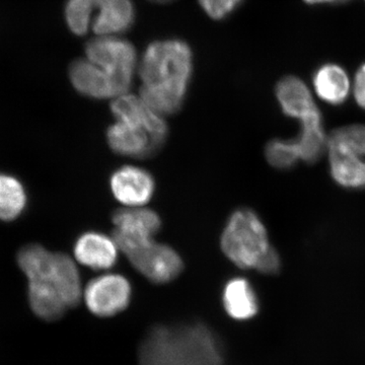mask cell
Instances as JSON below:
<instances>
[{
  "instance_id": "6da1fadb",
  "label": "cell",
  "mask_w": 365,
  "mask_h": 365,
  "mask_svg": "<svg viewBox=\"0 0 365 365\" xmlns=\"http://www.w3.org/2000/svg\"><path fill=\"white\" fill-rule=\"evenodd\" d=\"M18 263L28 279L29 304L38 318L57 321L83 299L78 269L67 255L29 245L19 253Z\"/></svg>"
},
{
  "instance_id": "7a4b0ae2",
  "label": "cell",
  "mask_w": 365,
  "mask_h": 365,
  "mask_svg": "<svg viewBox=\"0 0 365 365\" xmlns=\"http://www.w3.org/2000/svg\"><path fill=\"white\" fill-rule=\"evenodd\" d=\"M140 98L160 116L179 112L193 74V53L186 42L155 41L146 48L139 64Z\"/></svg>"
},
{
  "instance_id": "3957f363",
  "label": "cell",
  "mask_w": 365,
  "mask_h": 365,
  "mask_svg": "<svg viewBox=\"0 0 365 365\" xmlns=\"http://www.w3.org/2000/svg\"><path fill=\"white\" fill-rule=\"evenodd\" d=\"M140 365H223L215 334L203 324L155 326L138 352Z\"/></svg>"
},
{
  "instance_id": "277c9868",
  "label": "cell",
  "mask_w": 365,
  "mask_h": 365,
  "mask_svg": "<svg viewBox=\"0 0 365 365\" xmlns=\"http://www.w3.org/2000/svg\"><path fill=\"white\" fill-rule=\"evenodd\" d=\"M111 110L116 122L108 128L107 141L114 153L146 158L163 148L169 134L168 125L143 98L126 93L113 100Z\"/></svg>"
},
{
  "instance_id": "5b68a950",
  "label": "cell",
  "mask_w": 365,
  "mask_h": 365,
  "mask_svg": "<svg viewBox=\"0 0 365 365\" xmlns=\"http://www.w3.org/2000/svg\"><path fill=\"white\" fill-rule=\"evenodd\" d=\"M220 242L228 260L239 268L256 271L274 249L261 218L248 208L237 209L230 215Z\"/></svg>"
},
{
  "instance_id": "8992f818",
  "label": "cell",
  "mask_w": 365,
  "mask_h": 365,
  "mask_svg": "<svg viewBox=\"0 0 365 365\" xmlns=\"http://www.w3.org/2000/svg\"><path fill=\"white\" fill-rule=\"evenodd\" d=\"M326 153L334 181L344 188H365V125H346L331 132Z\"/></svg>"
},
{
  "instance_id": "52a82bcc",
  "label": "cell",
  "mask_w": 365,
  "mask_h": 365,
  "mask_svg": "<svg viewBox=\"0 0 365 365\" xmlns=\"http://www.w3.org/2000/svg\"><path fill=\"white\" fill-rule=\"evenodd\" d=\"M86 58L105 71L122 95L128 93L137 67L136 50L130 42L117 36H97L86 45Z\"/></svg>"
},
{
  "instance_id": "ba28073f",
  "label": "cell",
  "mask_w": 365,
  "mask_h": 365,
  "mask_svg": "<svg viewBox=\"0 0 365 365\" xmlns=\"http://www.w3.org/2000/svg\"><path fill=\"white\" fill-rule=\"evenodd\" d=\"M131 294V284L126 277L120 274H104L86 284L83 299L91 314L110 318L128 307Z\"/></svg>"
},
{
  "instance_id": "9c48e42d",
  "label": "cell",
  "mask_w": 365,
  "mask_h": 365,
  "mask_svg": "<svg viewBox=\"0 0 365 365\" xmlns=\"http://www.w3.org/2000/svg\"><path fill=\"white\" fill-rule=\"evenodd\" d=\"M113 239L124 254L153 241L160 232L162 220L155 211L143 207L119 209L112 216Z\"/></svg>"
},
{
  "instance_id": "30bf717a",
  "label": "cell",
  "mask_w": 365,
  "mask_h": 365,
  "mask_svg": "<svg viewBox=\"0 0 365 365\" xmlns=\"http://www.w3.org/2000/svg\"><path fill=\"white\" fill-rule=\"evenodd\" d=\"M134 268L155 284H165L176 279L184 269L180 255L165 244L146 242L125 254Z\"/></svg>"
},
{
  "instance_id": "8fae6325",
  "label": "cell",
  "mask_w": 365,
  "mask_h": 365,
  "mask_svg": "<svg viewBox=\"0 0 365 365\" xmlns=\"http://www.w3.org/2000/svg\"><path fill=\"white\" fill-rule=\"evenodd\" d=\"M110 187L115 198L127 207H143L153 198L155 184L148 170L125 165L113 173Z\"/></svg>"
},
{
  "instance_id": "7c38bea8",
  "label": "cell",
  "mask_w": 365,
  "mask_h": 365,
  "mask_svg": "<svg viewBox=\"0 0 365 365\" xmlns=\"http://www.w3.org/2000/svg\"><path fill=\"white\" fill-rule=\"evenodd\" d=\"M91 29L97 36H118L127 32L135 20L132 0H91Z\"/></svg>"
},
{
  "instance_id": "4fadbf2b",
  "label": "cell",
  "mask_w": 365,
  "mask_h": 365,
  "mask_svg": "<svg viewBox=\"0 0 365 365\" xmlns=\"http://www.w3.org/2000/svg\"><path fill=\"white\" fill-rule=\"evenodd\" d=\"M68 73L73 88L86 97L114 100L123 96L113 79L86 57L74 60L69 66Z\"/></svg>"
},
{
  "instance_id": "5bb4252c",
  "label": "cell",
  "mask_w": 365,
  "mask_h": 365,
  "mask_svg": "<svg viewBox=\"0 0 365 365\" xmlns=\"http://www.w3.org/2000/svg\"><path fill=\"white\" fill-rule=\"evenodd\" d=\"M116 242L112 237L98 232L81 235L74 246V256L81 265L93 270H108L116 264Z\"/></svg>"
},
{
  "instance_id": "9a60e30c",
  "label": "cell",
  "mask_w": 365,
  "mask_h": 365,
  "mask_svg": "<svg viewBox=\"0 0 365 365\" xmlns=\"http://www.w3.org/2000/svg\"><path fill=\"white\" fill-rule=\"evenodd\" d=\"M314 93L323 102L340 106L349 97L352 91L347 71L339 64L325 63L314 71L313 76Z\"/></svg>"
},
{
  "instance_id": "2e32d148",
  "label": "cell",
  "mask_w": 365,
  "mask_h": 365,
  "mask_svg": "<svg viewBox=\"0 0 365 365\" xmlns=\"http://www.w3.org/2000/svg\"><path fill=\"white\" fill-rule=\"evenodd\" d=\"M225 312L235 321H248L259 311L258 299L248 280L235 277L227 281L222 292Z\"/></svg>"
},
{
  "instance_id": "e0dca14e",
  "label": "cell",
  "mask_w": 365,
  "mask_h": 365,
  "mask_svg": "<svg viewBox=\"0 0 365 365\" xmlns=\"http://www.w3.org/2000/svg\"><path fill=\"white\" fill-rule=\"evenodd\" d=\"M26 193L23 184L14 177L0 174V220H16L25 210Z\"/></svg>"
},
{
  "instance_id": "ac0fdd59",
  "label": "cell",
  "mask_w": 365,
  "mask_h": 365,
  "mask_svg": "<svg viewBox=\"0 0 365 365\" xmlns=\"http://www.w3.org/2000/svg\"><path fill=\"white\" fill-rule=\"evenodd\" d=\"M66 21L72 34L79 37L86 36L93 21L91 0H67Z\"/></svg>"
},
{
  "instance_id": "d6986e66",
  "label": "cell",
  "mask_w": 365,
  "mask_h": 365,
  "mask_svg": "<svg viewBox=\"0 0 365 365\" xmlns=\"http://www.w3.org/2000/svg\"><path fill=\"white\" fill-rule=\"evenodd\" d=\"M203 11L213 20H223L234 13L244 0H198Z\"/></svg>"
},
{
  "instance_id": "ffe728a7",
  "label": "cell",
  "mask_w": 365,
  "mask_h": 365,
  "mask_svg": "<svg viewBox=\"0 0 365 365\" xmlns=\"http://www.w3.org/2000/svg\"><path fill=\"white\" fill-rule=\"evenodd\" d=\"M352 93L355 102L365 110V62L359 66L352 83Z\"/></svg>"
},
{
  "instance_id": "44dd1931",
  "label": "cell",
  "mask_w": 365,
  "mask_h": 365,
  "mask_svg": "<svg viewBox=\"0 0 365 365\" xmlns=\"http://www.w3.org/2000/svg\"><path fill=\"white\" fill-rule=\"evenodd\" d=\"M307 4L314 6V4H335L338 0H304Z\"/></svg>"
},
{
  "instance_id": "7402d4cb",
  "label": "cell",
  "mask_w": 365,
  "mask_h": 365,
  "mask_svg": "<svg viewBox=\"0 0 365 365\" xmlns=\"http://www.w3.org/2000/svg\"><path fill=\"white\" fill-rule=\"evenodd\" d=\"M153 2H157V4H167V2L173 1V0H150Z\"/></svg>"
},
{
  "instance_id": "603a6c76",
  "label": "cell",
  "mask_w": 365,
  "mask_h": 365,
  "mask_svg": "<svg viewBox=\"0 0 365 365\" xmlns=\"http://www.w3.org/2000/svg\"><path fill=\"white\" fill-rule=\"evenodd\" d=\"M348 1V0H338V2Z\"/></svg>"
}]
</instances>
